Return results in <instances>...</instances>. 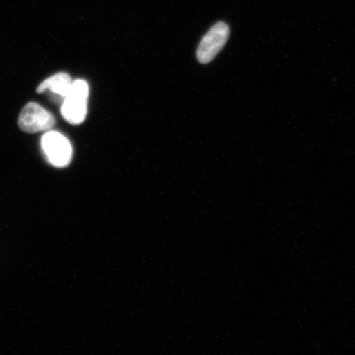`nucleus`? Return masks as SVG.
Listing matches in <instances>:
<instances>
[{
    "label": "nucleus",
    "instance_id": "nucleus-1",
    "mask_svg": "<svg viewBox=\"0 0 355 355\" xmlns=\"http://www.w3.org/2000/svg\"><path fill=\"white\" fill-rule=\"evenodd\" d=\"M89 87L82 79L75 80L61 106L65 121L73 125L81 124L87 117Z\"/></svg>",
    "mask_w": 355,
    "mask_h": 355
},
{
    "label": "nucleus",
    "instance_id": "nucleus-2",
    "mask_svg": "<svg viewBox=\"0 0 355 355\" xmlns=\"http://www.w3.org/2000/svg\"><path fill=\"white\" fill-rule=\"evenodd\" d=\"M42 148L53 166L64 168L72 161L73 148L65 136L56 131H48L42 139Z\"/></svg>",
    "mask_w": 355,
    "mask_h": 355
},
{
    "label": "nucleus",
    "instance_id": "nucleus-3",
    "mask_svg": "<svg viewBox=\"0 0 355 355\" xmlns=\"http://www.w3.org/2000/svg\"><path fill=\"white\" fill-rule=\"evenodd\" d=\"M55 123V118L50 111L35 102H29L22 109L17 124L21 131L37 133L51 130Z\"/></svg>",
    "mask_w": 355,
    "mask_h": 355
},
{
    "label": "nucleus",
    "instance_id": "nucleus-4",
    "mask_svg": "<svg viewBox=\"0 0 355 355\" xmlns=\"http://www.w3.org/2000/svg\"><path fill=\"white\" fill-rule=\"evenodd\" d=\"M230 37V28L224 21L217 22L204 35L200 42L197 58L200 63L206 64L214 60L225 46Z\"/></svg>",
    "mask_w": 355,
    "mask_h": 355
},
{
    "label": "nucleus",
    "instance_id": "nucleus-5",
    "mask_svg": "<svg viewBox=\"0 0 355 355\" xmlns=\"http://www.w3.org/2000/svg\"><path fill=\"white\" fill-rule=\"evenodd\" d=\"M73 79L66 73H58L44 80L37 89V93H44L50 91L53 98L58 103L63 101L72 87Z\"/></svg>",
    "mask_w": 355,
    "mask_h": 355
}]
</instances>
